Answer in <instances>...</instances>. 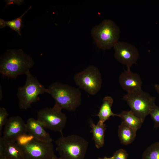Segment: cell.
<instances>
[{"label": "cell", "mask_w": 159, "mask_h": 159, "mask_svg": "<svg viewBox=\"0 0 159 159\" xmlns=\"http://www.w3.org/2000/svg\"><path fill=\"white\" fill-rule=\"evenodd\" d=\"M154 86L155 89L159 94V84H155Z\"/></svg>", "instance_id": "26"}, {"label": "cell", "mask_w": 159, "mask_h": 159, "mask_svg": "<svg viewBox=\"0 0 159 159\" xmlns=\"http://www.w3.org/2000/svg\"><path fill=\"white\" fill-rule=\"evenodd\" d=\"M150 115L154 122V127H159V107L155 105L151 110Z\"/></svg>", "instance_id": "23"}, {"label": "cell", "mask_w": 159, "mask_h": 159, "mask_svg": "<svg viewBox=\"0 0 159 159\" xmlns=\"http://www.w3.org/2000/svg\"><path fill=\"white\" fill-rule=\"evenodd\" d=\"M52 159H62L60 157L58 158L55 155Z\"/></svg>", "instance_id": "28"}, {"label": "cell", "mask_w": 159, "mask_h": 159, "mask_svg": "<svg viewBox=\"0 0 159 159\" xmlns=\"http://www.w3.org/2000/svg\"><path fill=\"white\" fill-rule=\"evenodd\" d=\"M74 80L79 88L92 95H95L99 91L102 82L100 71L93 65H90L76 73Z\"/></svg>", "instance_id": "7"}, {"label": "cell", "mask_w": 159, "mask_h": 159, "mask_svg": "<svg viewBox=\"0 0 159 159\" xmlns=\"http://www.w3.org/2000/svg\"><path fill=\"white\" fill-rule=\"evenodd\" d=\"M61 111L54 106L41 109L37 112V119L44 128L59 132L62 135V131L65 127L67 117Z\"/></svg>", "instance_id": "8"}, {"label": "cell", "mask_w": 159, "mask_h": 159, "mask_svg": "<svg viewBox=\"0 0 159 159\" xmlns=\"http://www.w3.org/2000/svg\"><path fill=\"white\" fill-rule=\"evenodd\" d=\"M123 99L126 101L134 113L143 122L156 105L155 97L142 89L127 93Z\"/></svg>", "instance_id": "6"}, {"label": "cell", "mask_w": 159, "mask_h": 159, "mask_svg": "<svg viewBox=\"0 0 159 159\" xmlns=\"http://www.w3.org/2000/svg\"><path fill=\"white\" fill-rule=\"evenodd\" d=\"M26 75L25 84L18 88L17 94L19 107L25 110L30 107L32 103L39 100V95L47 92V88L30 72Z\"/></svg>", "instance_id": "5"}, {"label": "cell", "mask_w": 159, "mask_h": 159, "mask_svg": "<svg viewBox=\"0 0 159 159\" xmlns=\"http://www.w3.org/2000/svg\"><path fill=\"white\" fill-rule=\"evenodd\" d=\"M5 1L6 6L12 4H16L20 5L22 4L24 2V1L23 0H7Z\"/></svg>", "instance_id": "25"}, {"label": "cell", "mask_w": 159, "mask_h": 159, "mask_svg": "<svg viewBox=\"0 0 159 159\" xmlns=\"http://www.w3.org/2000/svg\"><path fill=\"white\" fill-rule=\"evenodd\" d=\"M118 117H120L122 121L128 126L136 131L140 128L143 123L140 119L131 110L122 111L118 114Z\"/></svg>", "instance_id": "18"}, {"label": "cell", "mask_w": 159, "mask_h": 159, "mask_svg": "<svg viewBox=\"0 0 159 159\" xmlns=\"http://www.w3.org/2000/svg\"><path fill=\"white\" fill-rule=\"evenodd\" d=\"M34 64L32 58L22 49H7L0 57V73L6 77L16 79L29 73Z\"/></svg>", "instance_id": "1"}, {"label": "cell", "mask_w": 159, "mask_h": 159, "mask_svg": "<svg viewBox=\"0 0 159 159\" xmlns=\"http://www.w3.org/2000/svg\"><path fill=\"white\" fill-rule=\"evenodd\" d=\"M34 139L32 135L24 133L18 136L15 142L19 146H23L28 144Z\"/></svg>", "instance_id": "21"}, {"label": "cell", "mask_w": 159, "mask_h": 159, "mask_svg": "<svg viewBox=\"0 0 159 159\" xmlns=\"http://www.w3.org/2000/svg\"><path fill=\"white\" fill-rule=\"evenodd\" d=\"M20 147L23 159H52L55 155L52 142L34 139L28 144Z\"/></svg>", "instance_id": "9"}, {"label": "cell", "mask_w": 159, "mask_h": 159, "mask_svg": "<svg viewBox=\"0 0 159 159\" xmlns=\"http://www.w3.org/2000/svg\"><path fill=\"white\" fill-rule=\"evenodd\" d=\"M55 143L56 150L62 159H84L88 146L86 140L74 134L62 135Z\"/></svg>", "instance_id": "3"}, {"label": "cell", "mask_w": 159, "mask_h": 159, "mask_svg": "<svg viewBox=\"0 0 159 159\" xmlns=\"http://www.w3.org/2000/svg\"><path fill=\"white\" fill-rule=\"evenodd\" d=\"M54 100V106L62 110L74 111L82 102V94L79 88L56 82L51 84L47 92Z\"/></svg>", "instance_id": "2"}, {"label": "cell", "mask_w": 159, "mask_h": 159, "mask_svg": "<svg viewBox=\"0 0 159 159\" xmlns=\"http://www.w3.org/2000/svg\"><path fill=\"white\" fill-rule=\"evenodd\" d=\"M119 81L122 88L127 93L141 89L142 81L140 76L127 69L120 75Z\"/></svg>", "instance_id": "12"}, {"label": "cell", "mask_w": 159, "mask_h": 159, "mask_svg": "<svg viewBox=\"0 0 159 159\" xmlns=\"http://www.w3.org/2000/svg\"><path fill=\"white\" fill-rule=\"evenodd\" d=\"M0 157L9 159H23L20 146L16 142L0 138Z\"/></svg>", "instance_id": "13"}, {"label": "cell", "mask_w": 159, "mask_h": 159, "mask_svg": "<svg viewBox=\"0 0 159 159\" xmlns=\"http://www.w3.org/2000/svg\"><path fill=\"white\" fill-rule=\"evenodd\" d=\"M113 102L112 98L110 96L104 97L99 112L96 115L99 118V122L104 123L111 116H118V114H115L112 111L111 107Z\"/></svg>", "instance_id": "17"}, {"label": "cell", "mask_w": 159, "mask_h": 159, "mask_svg": "<svg viewBox=\"0 0 159 159\" xmlns=\"http://www.w3.org/2000/svg\"><path fill=\"white\" fill-rule=\"evenodd\" d=\"M114 57L119 62L130 69L136 64L139 57V52L135 46L131 44L118 41L114 46Z\"/></svg>", "instance_id": "10"}, {"label": "cell", "mask_w": 159, "mask_h": 159, "mask_svg": "<svg viewBox=\"0 0 159 159\" xmlns=\"http://www.w3.org/2000/svg\"><path fill=\"white\" fill-rule=\"evenodd\" d=\"M8 112L6 109L3 107H0V135H1L2 128L5 125L8 119Z\"/></svg>", "instance_id": "22"}, {"label": "cell", "mask_w": 159, "mask_h": 159, "mask_svg": "<svg viewBox=\"0 0 159 159\" xmlns=\"http://www.w3.org/2000/svg\"><path fill=\"white\" fill-rule=\"evenodd\" d=\"M142 159H159V141L147 148L143 153Z\"/></svg>", "instance_id": "20"}, {"label": "cell", "mask_w": 159, "mask_h": 159, "mask_svg": "<svg viewBox=\"0 0 159 159\" xmlns=\"http://www.w3.org/2000/svg\"><path fill=\"white\" fill-rule=\"evenodd\" d=\"M98 159H113V156L110 157H105L103 158H99Z\"/></svg>", "instance_id": "27"}, {"label": "cell", "mask_w": 159, "mask_h": 159, "mask_svg": "<svg viewBox=\"0 0 159 159\" xmlns=\"http://www.w3.org/2000/svg\"><path fill=\"white\" fill-rule=\"evenodd\" d=\"M27 132L32 135L35 139L46 142H52L49 134L44 129V127L37 120L33 118L28 119L26 123Z\"/></svg>", "instance_id": "14"}, {"label": "cell", "mask_w": 159, "mask_h": 159, "mask_svg": "<svg viewBox=\"0 0 159 159\" xmlns=\"http://www.w3.org/2000/svg\"><path fill=\"white\" fill-rule=\"evenodd\" d=\"M0 159H9L7 158L4 157H0Z\"/></svg>", "instance_id": "29"}, {"label": "cell", "mask_w": 159, "mask_h": 159, "mask_svg": "<svg viewBox=\"0 0 159 159\" xmlns=\"http://www.w3.org/2000/svg\"><path fill=\"white\" fill-rule=\"evenodd\" d=\"M32 6H30L20 16L12 20L6 21L2 19H0V27L4 28L8 26L13 30L15 31L20 36L21 35V28L22 25L23 21L22 19L24 15L31 9Z\"/></svg>", "instance_id": "19"}, {"label": "cell", "mask_w": 159, "mask_h": 159, "mask_svg": "<svg viewBox=\"0 0 159 159\" xmlns=\"http://www.w3.org/2000/svg\"><path fill=\"white\" fill-rule=\"evenodd\" d=\"M128 156V154L126 150L120 149L116 151L112 156L113 159H127Z\"/></svg>", "instance_id": "24"}, {"label": "cell", "mask_w": 159, "mask_h": 159, "mask_svg": "<svg viewBox=\"0 0 159 159\" xmlns=\"http://www.w3.org/2000/svg\"><path fill=\"white\" fill-rule=\"evenodd\" d=\"M136 132L122 121L118 129V136L121 143L125 145L132 143L135 139Z\"/></svg>", "instance_id": "16"}, {"label": "cell", "mask_w": 159, "mask_h": 159, "mask_svg": "<svg viewBox=\"0 0 159 159\" xmlns=\"http://www.w3.org/2000/svg\"><path fill=\"white\" fill-rule=\"evenodd\" d=\"M90 126L92 128L90 132L92 133V139L97 149L102 147L104 144L105 132L106 128L105 125L98 121L96 125L91 121Z\"/></svg>", "instance_id": "15"}, {"label": "cell", "mask_w": 159, "mask_h": 159, "mask_svg": "<svg viewBox=\"0 0 159 159\" xmlns=\"http://www.w3.org/2000/svg\"><path fill=\"white\" fill-rule=\"evenodd\" d=\"M27 132L26 123L19 116H12L8 118L4 126L2 138L11 141L15 142L20 135Z\"/></svg>", "instance_id": "11"}, {"label": "cell", "mask_w": 159, "mask_h": 159, "mask_svg": "<svg viewBox=\"0 0 159 159\" xmlns=\"http://www.w3.org/2000/svg\"><path fill=\"white\" fill-rule=\"evenodd\" d=\"M120 33L119 26L113 21L105 19L92 29L91 33L97 46L106 50L113 47L118 41Z\"/></svg>", "instance_id": "4"}]
</instances>
